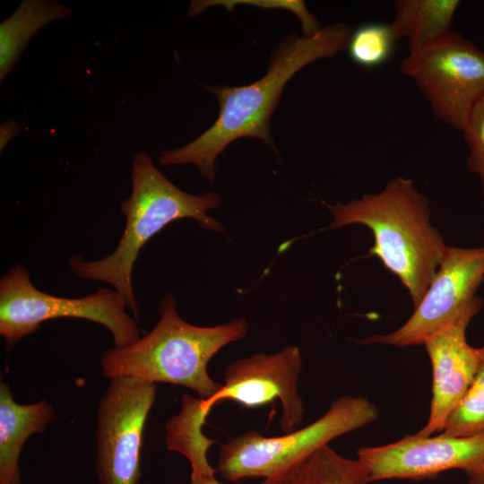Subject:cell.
Listing matches in <instances>:
<instances>
[{
  "label": "cell",
  "mask_w": 484,
  "mask_h": 484,
  "mask_svg": "<svg viewBox=\"0 0 484 484\" xmlns=\"http://www.w3.org/2000/svg\"><path fill=\"white\" fill-rule=\"evenodd\" d=\"M351 32L350 26L343 22L322 27L310 36L294 32L281 40L266 73L259 80L239 87L206 86L219 103L216 120L191 143L160 152L159 162L164 166L194 165L213 184L217 157L239 138H255L279 156L271 135V117L285 85L310 63L346 49Z\"/></svg>",
  "instance_id": "6da1fadb"
},
{
  "label": "cell",
  "mask_w": 484,
  "mask_h": 484,
  "mask_svg": "<svg viewBox=\"0 0 484 484\" xmlns=\"http://www.w3.org/2000/svg\"><path fill=\"white\" fill-rule=\"evenodd\" d=\"M325 205L333 216L328 229L360 224L371 230L370 255L400 280L418 306L447 245L431 222L428 200L412 180L397 177L376 194Z\"/></svg>",
  "instance_id": "7a4b0ae2"
},
{
  "label": "cell",
  "mask_w": 484,
  "mask_h": 484,
  "mask_svg": "<svg viewBox=\"0 0 484 484\" xmlns=\"http://www.w3.org/2000/svg\"><path fill=\"white\" fill-rule=\"evenodd\" d=\"M130 195L120 204L125 225L115 250L95 261L79 255L69 260L73 273L88 281L110 284L138 315L133 286V270L143 246L172 221L192 219L210 231L223 233V225L209 212L220 206V196L206 191L190 194L177 187L153 164L146 152L134 155L131 169Z\"/></svg>",
  "instance_id": "3957f363"
},
{
  "label": "cell",
  "mask_w": 484,
  "mask_h": 484,
  "mask_svg": "<svg viewBox=\"0 0 484 484\" xmlns=\"http://www.w3.org/2000/svg\"><path fill=\"white\" fill-rule=\"evenodd\" d=\"M159 315L148 333L102 354V375L177 385L203 399L214 395L222 385L209 376L208 363L223 347L246 336L247 321L237 318L216 326L193 325L180 317L177 300L170 293L161 298Z\"/></svg>",
  "instance_id": "277c9868"
},
{
  "label": "cell",
  "mask_w": 484,
  "mask_h": 484,
  "mask_svg": "<svg viewBox=\"0 0 484 484\" xmlns=\"http://www.w3.org/2000/svg\"><path fill=\"white\" fill-rule=\"evenodd\" d=\"M376 406L361 396L341 395L309 425L281 436L249 430L220 445L216 471L229 481L270 480L301 462L333 439L376 421Z\"/></svg>",
  "instance_id": "5b68a950"
},
{
  "label": "cell",
  "mask_w": 484,
  "mask_h": 484,
  "mask_svg": "<svg viewBox=\"0 0 484 484\" xmlns=\"http://www.w3.org/2000/svg\"><path fill=\"white\" fill-rule=\"evenodd\" d=\"M123 297L115 290L99 287L82 298H63L34 287L30 272L13 265L0 280V334L10 350L22 339L37 332L42 323L64 317L82 318L99 324L112 334L116 347L141 337L136 320L130 316Z\"/></svg>",
  "instance_id": "8992f818"
},
{
  "label": "cell",
  "mask_w": 484,
  "mask_h": 484,
  "mask_svg": "<svg viewBox=\"0 0 484 484\" xmlns=\"http://www.w3.org/2000/svg\"><path fill=\"white\" fill-rule=\"evenodd\" d=\"M400 71L410 77L434 115L462 133L484 96V51L456 31L409 51Z\"/></svg>",
  "instance_id": "52a82bcc"
},
{
  "label": "cell",
  "mask_w": 484,
  "mask_h": 484,
  "mask_svg": "<svg viewBox=\"0 0 484 484\" xmlns=\"http://www.w3.org/2000/svg\"><path fill=\"white\" fill-rule=\"evenodd\" d=\"M156 389L154 383L135 377L109 378L96 411L99 484L138 483L143 428Z\"/></svg>",
  "instance_id": "ba28073f"
},
{
  "label": "cell",
  "mask_w": 484,
  "mask_h": 484,
  "mask_svg": "<svg viewBox=\"0 0 484 484\" xmlns=\"http://www.w3.org/2000/svg\"><path fill=\"white\" fill-rule=\"evenodd\" d=\"M484 281V245L476 247L447 246L438 268L412 315L396 330L374 335L364 344L406 347L424 344L466 310L482 306L476 296Z\"/></svg>",
  "instance_id": "9c48e42d"
},
{
  "label": "cell",
  "mask_w": 484,
  "mask_h": 484,
  "mask_svg": "<svg viewBox=\"0 0 484 484\" xmlns=\"http://www.w3.org/2000/svg\"><path fill=\"white\" fill-rule=\"evenodd\" d=\"M357 458L370 480H422L449 470H461L470 481L484 483V435L414 434L378 446L359 449Z\"/></svg>",
  "instance_id": "30bf717a"
},
{
  "label": "cell",
  "mask_w": 484,
  "mask_h": 484,
  "mask_svg": "<svg viewBox=\"0 0 484 484\" xmlns=\"http://www.w3.org/2000/svg\"><path fill=\"white\" fill-rule=\"evenodd\" d=\"M301 368L300 350L295 346L274 354L260 352L235 360L226 367L224 385L219 392L202 398V404L209 413L215 404L226 400L255 408L278 399L282 408L281 428L290 433L304 415L298 387Z\"/></svg>",
  "instance_id": "8fae6325"
},
{
  "label": "cell",
  "mask_w": 484,
  "mask_h": 484,
  "mask_svg": "<svg viewBox=\"0 0 484 484\" xmlns=\"http://www.w3.org/2000/svg\"><path fill=\"white\" fill-rule=\"evenodd\" d=\"M480 308L466 310L424 342L432 367V398L427 423L417 432L420 436L442 432L474 379L479 348L469 344L466 330Z\"/></svg>",
  "instance_id": "7c38bea8"
},
{
  "label": "cell",
  "mask_w": 484,
  "mask_h": 484,
  "mask_svg": "<svg viewBox=\"0 0 484 484\" xmlns=\"http://www.w3.org/2000/svg\"><path fill=\"white\" fill-rule=\"evenodd\" d=\"M56 420L53 406L46 400L20 404L10 386L0 382V484H21L19 458L26 440L43 433Z\"/></svg>",
  "instance_id": "4fadbf2b"
},
{
  "label": "cell",
  "mask_w": 484,
  "mask_h": 484,
  "mask_svg": "<svg viewBox=\"0 0 484 484\" xmlns=\"http://www.w3.org/2000/svg\"><path fill=\"white\" fill-rule=\"evenodd\" d=\"M459 0H397L390 27L396 39H406L409 51L453 31Z\"/></svg>",
  "instance_id": "5bb4252c"
},
{
  "label": "cell",
  "mask_w": 484,
  "mask_h": 484,
  "mask_svg": "<svg viewBox=\"0 0 484 484\" xmlns=\"http://www.w3.org/2000/svg\"><path fill=\"white\" fill-rule=\"evenodd\" d=\"M72 12L57 1L26 0L0 24V81L17 63L30 39L52 21Z\"/></svg>",
  "instance_id": "9a60e30c"
},
{
  "label": "cell",
  "mask_w": 484,
  "mask_h": 484,
  "mask_svg": "<svg viewBox=\"0 0 484 484\" xmlns=\"http://www.w3.org/2000/svg\"><path fill=\"white\" fill-rule=\"evenodd\" d=\"M370 477L359 459L338 454L329 445L261 484H369Z\"/></svg>",
  "instance_id": "2e32d148"
},
{
  "label": "cell",
  "mask_w": 484,
  "mask_h": 484,
  "mask_svg": "<svg viewBox=\"0 0 484 484\" xmlns=\"http://www.w3.org/2000/svg\"><path fill=\"white\" fill-rule=\"evenodd\" d=\"M208 414L202 404V398L183 394L179 413L166 424L167 449L183 454L194 473H216L207 457L208 448L216 442L202 431Z\"/></svg>",
  "instance_id": "e0dca14e"
},
{
  "label": "cell",
  "mask_w": 484,
  "mask_h": 484,
  "mask_svg": "<svg viewBox=\"0 0 484 484\" xmlns=\"http://www.w3.org/2000/svg\"><path fill=\"white\" fill-rule=\"evenodd\" d=\"M396 41L389 23L368 22L351 32L347 49L357 65L375 68L390 59Z\"/></svg>",
  "instance_id": "ac0fdd59"
},
{
  "label": "cell",
  "mask_w": 484,
  "mask_h": 484,
  "mask_svg": "<svg viewBox=\"0 0 484 484\" xmlns=\"http://www.w3.org/2000/svg\"><path fill=\"white\" fill-rule=\"evenodd\" d=\"M440 433L449 436L484 435V346L479 348L478 368L471 386Z\"/></svg>",
  "instance_id": "d6986e66"
},
{
  "label": "cell",
  "mask_w": 484,
  "mask_h": 484,
  "mask_svg": "<svg viewBox=\"0 0 484 484\" xmlns=\"http://www.w3.org/2000/svg\"><path fill=\"white\" fill-rule=\"evenodd\" d=\"M238 4L255 5L264 8H282L292 12L299 20L303 35L310 36L321 30L315 17L311 14L303 1H264V0H243V1H192L189 4L187 13L190 16H196L206 8L213 5H224L228 11H232Z\"/></svg>",
  "instance_id": "ffe728a7"
},
{
  "label": "cell",
  "mask_w": 484,
  "mask_h": 484,
  "mask_svg": "<svg viewBox=\"0 0 484 484\" xmlns=\"http://www.w3.org/2000/svg\"><path fill=\"white\" fill-rule=\"evenodd\" d=\"M462 134L469 149L468 168L479 177L484 196V96L473 106Z\"/></svg>",
  "instance_id": "44dd1931"
},
{
  "label": "cell",
  "mask_w": 484,
  "mask_h": 484,
  "mask_svg": "<svg viewBox=\"0 0 484 484\" xmlns=\"http://www.w3.org/2000/svg\"><path fill=\"white\" fill-rule=\"evenodd\" d=\"M190 484H222L216 478L215 474H199L191 472Z\"/></svg>",
  "instance_id": "7402d4cb"
},
{
  "label": "cell",
  "mask_w": 484,
  "mask_h": 484,
  "mask_svg": "<svg viewBox=\"0 0 484 484\" xmlns=\"http://www.w3.org/2000/svg\"><path fill=\"white\" fill-rule=\"evenodd\" d=\"M468 484H484V483H477V482H473V481H470L469 480V483Z\"/></svg>",
  "instance_id": "603a6c76"
}]
</instances>
